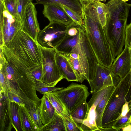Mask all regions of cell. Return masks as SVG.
Here are the masks:
<instances>
[{"label":"cell","instance_id":"obj_23","mask_svg":"<svg viewBox=\"0 0 131 131\" xmlns=\"http://www.w3.org/2000/svg\"><path fill=\"white\" fill-rule=\"evenodd\" d=\"M46 94L49 101L54 107L56 112L62 117H69L70 114L58 98L52 92L44 94Z\"/></svg>","mask_w":131,"mask_h":131},{"label":"cell","instance_id":"obj_20","mask_svg":"<svg viewBox=\"0 0 131 131\" xmlns=\"http://www.w3.org/2000/svg\"><path fill=\"white\" fill-rule=\"evenodd\" d=\"M116 87H111L97 105L95 109V120L97 126L99 131H102L101 121L103 114L107 102Z\"/></svg>","mask_w":131,"mask_h":131},{"label":"cell","instance_id":"obj_13","mask_svg":"<svg viewBox=\"0 0 131 131\" xmlns=\"http://www.w3.org/2000/svg\"><path fill=\"white\" fill-rule=\"evenodd\" d=\"M131 60L129 48L126 46L122 52L115 59L109 68L112 78L118 76L121 80L130 71Z\"/></svg>","mask_w":131,"mask_h":131},{"label":"cell","instance_id":"obj_33","mask_svg":"<svg viewBox=\"0 0 131 131\" xmlns=\"http://www.w3.org/2000/svg\"><path fill=\"white\" fill-rule=\"evenodd\" d=\"M18 1V0H5L3 2L1 3H3L5 9L13 17L21 20L17 15Z\"/></svg>","mask_w":131,"mask_h":131},{"label":"cell","instance_id":"obj_36","mask_svg":"<svg viewBox=\"0 0 131 131\" xmlns=\"http://www.w3.org/2000/svg\"><path fill=\"white\" fill-rule=\"evenodd\" d=\"M33 0H18L17 13L18 16L21 20L24 12L28 6Z\"/></svg>","mask_w":131,"mask_h":131},{"label":"cell","instance_id":"obj_15","mask_svg":"<svg viewBox=\"0 0 131 131\" xmlns=\"http://www.w3.org/2000/svg\"><path fill=\"white\" fill-rule=\"evenodd\" d=\"M0 131H10L13 128L9 101L4 96L0 98Z\"/></svg>","mask_w":131,"mask_h":131},{"label":"cell","instance_id":"obj_34","mask_svg":"<svg viewBox=\"0 0 131 131\" xmlns=\"http://www.w3.org/2000/svg\"><path fill=\"white\" fill-rule=\"evenodd\" d=\"M63 88L56 87L50 85L42 81H38L35 86L36 90L41 94L48 92H50L61 90Z\"/></svg>","mask_w":131,"mask_h":131},{"label":"cell","instance_id":"obj_3","mask_svg":"<svg viewBox=\"0 0 131 131\" xmlns=\"http://www.w3.org/2000/svg\"><path fill=\"white\" fill-rule=\"evenodd\" d=\"M7 46L30 69L42 64L38 43L21 29Z\"/></svg>","mask_w":131,"mask_h":131},{"label":"cell","instance_id":"obj_24","mask_svg":"<svg viewBox=\"0 0 131 131\" xmlns=\"http://www.w3.org/2000/svg\"><path fill=\"white\" fill-rule=\"evenodd\" d=\"M86 101L80 105L71 113V116L74 122L81 131V127L84 121L87 110Z\"/></svg>","mask_w":131,"mask_h":131},{"label":"cell","instance_id":"obj_2","mask_svg":"<svg viewBox=\"0 0 131 131\" xmlns=\"http://www.w3.org/2000/svg\"><path fill=\"white\" fill-rule=\"evenodd\" d=\"M0 52V68L4 71L11 87L20 93L28 110L35 104L39 106L41 100L36 94V84L27 78L25 72L16 67Z\"/></svg>","mask_w":131,"mask_h":131},{"label":"cell","instance_id":"obj_12","mask_svg":"<svg viewBox=\"0 0 131 131\" xmlns=\"http://www.w3.org/2000/svg\"><path fill=\"white\" fill-rule=\"evenodd\" d=\"M92 93L102 90L110 86H114L109 68L98 63L94 75L89 82Z\"/></svg>","mask_w":131,"mask_h":131},{"label":"cell","instance_id":"obj_29","mask_svg":"<svg viewBox=\"0 0 131 131\" xmlns=\"http://www.w3.org/2000/svg\"><path fill=\"white\" fill-rule=\"evenodd\" d=\"M28 110L29 115L37 129V131H39L43 125L41 118L39 106L35 104Z\"/></svg>","mask_w":131,"mask_h":131},{"label":"cell","instance_id":"obj_45","mask_svg":"<svg viewBox=\"0 0 131 131\" xmlns=\"http://www.w3.org/2000/svg\"><path fill=\"white\" fill-rule=\"evenodd\" d=\"M5 0H0V3L3 2Z\"/></svg>","mask_w":131,"mask_h":131},{"label":"cell","instance_id":"obj_4","mask_svg":"<svg viewBox=\"0 0 131 131\" xmlns=\"http://www.w3.org/2000/svg\"><path fill=\"white\" fill-rule=\"evenodd\" d=\"M131 83V73L130 71L121 80L110 96L102 116V131L112 127L121 114L123 106L126 102L125 97Z\"/></svg>","mask_w":131,"mask_h":131},{"label":"cell","instance_id":"obj_11","mask_svg":"<svg viewBox=\"0 0 131 131\" xmlns=\"http://www.w3.org/2000/svg\"><path fill=\"white\" fill-rule=\"evenodd\" d=\"M37 14L35 5L32 2L27 7L23 15L21 29L36 41L38 34L40 31Z\"/></svg>","mask_w":131,"mask_h":131},{"label":"cell","instance_id":"obj_9","mask_svg":"<svg viewBox=\"0 0 131 131\" xmlns=\"http://www.w3.org/2000/svg\"><path fill=\"white\" fill-rule=\"evenodd\" d=\"M67 26L55 21L50 22L38 34V43L42 47L54 48L67 34Z\"/></svg>","mask_w":131,"mask_h":131},{"label":"cell","instance_id":"obj_38","mask_svg":"<svg viewBox=\"0 0 131 131\" xmlns=\"http://www.w3.org/2000/svg\"><path fill=\"white\" fill-rule=\"evenodd\" d=\"M125 45L128 48L131 47V21L126 26L125 29Z\"/></svg>","mask_w":131,"mask_h":131},{"label":"cell","instance_id":"obj_46","mask_svg":"<svg viewBox=\"0 0 131 131\" xmlns=\"http://www.w3.org/2000/svg\"></svg>","mask_w":131,"mask_h":131},{"label":"cell","instance_id":"obj_28","mask_svg":"<svg viewBox=\"0 0 131 131\" xmlns=\"http://www.w3.org/2000/svg\"><path fill=\"white\" fill-rule=\"evenodd\" d=\"M126 114L124 116H119L112 126L115 130L119 131L121 129L131 125V106Z\"/></svg>","mask_w":131,"mask_h":131},{"label":"cell","instance_id":"obj_27","mask_svg":"<svg viewBox=\"0 0 131 131\" xmlns=\"http://www.w3.org/2000/svg\"><path fill=\"white\" fill-rule=\"evenodd\" d=\"M9 104L13 127L16 131H22L19 112V105L10 101Z\"/></svg>","mask_w":131,"mask_h":131},{"label":"cell","instance_id":"obj_40","mask_svg":"<svg viewBox=\"0 0 131 131\" xmlns=\"http://www.w3.org/2000/svg\"><path fill=\"white\" fill-rule=\"evenodd\" d=\"M106 0H89L88 2L86 3H93L97 2H105Z\"/></svg>","mask_w":131,"mask_h":131},{"label":"cell","instance_id":"obj_7","mask_svg":"<svg viewBox=\"0 0 131 131\" xmlns=\"http://www.w3.org/2000/svg\"><path fill=\"white\" fill-rule=\"evenodd\" d=\"M38 45L42 57L43 74L41 81L55 86L59 82L64 79L56 62V52L54 48L44 47Z\"/></svg>","mask_w":131,"mask_h":131},{"label":"cell","instance_id":"obj_19","mask_svg":"<svg viewBox=\"0 0 131 131\" xmlns=\"http://www.w3.org/2000/svg\"><path fill=\"white\" fill-rule=\"evenodd\" d=\"M36 3L43 5L56 3L64 5L82 17L83 4L80 0H35Z\"/></svg>","mask_w":131,"mask_h":131},{"label":"cell","instance_id":"obj_39","mask_svg":"<svg viewBox=\"0 0 131 131\" xmlns=\"http://www.w3.org/2000/svg\"><path fill=\"white\" fill-rule=\"evenodd\" d=\"M125 99L126 102L128 103H129L131 101V83L126 95Z\"/></svg>","mask_w":131,"mask_h":131},{"label":"cell","instance_id":"obj_6","mask_svg":"<svg viewBox=\"0 0 131 131\" xmlns=\"http://www.w3.org/2000/svg\"><path fill=\"white\" fill-rule=\"evenodd\" d=\"M79 36L78 59L89 82L93 78L99 63L87 38L82 25L80 26Z\"/></svg>","mask_w":131,"mask_h":131},{"label":"cell","instance_id":"obj_42","mask_svg":"<svg viewBox=\"0 0 131 131\" xmlns=\"http://www.w3.org/2000/svg\"><path fill=\"white\" fill-rule=\"evenodd\" d=\"M129 48V52H130V56L131 60V47H130V48ZM130 72L131 73V69H130Z\"/></svg>","mask_w":131,"mask_h":131},{"label":"cell","instance_id":"obj_22","mask_svg":"<svg viewBox=\"0 0 131 131\" xmlns=\"http://www.w3.org/2000/svg\"><path fill=\"white\" fill-rule=\"evenodd\" d=\"M67 131L63 118L56 112L49 122L39 129V131Z\"/></svg>","mask_w":131,"mask_h":131},{"label":"cell","instance_id":"obj_31","mask_svg":"<svg viewBox=\"0 0 131 131\" xmlns=\"http://www.w3.org/2000/svg\"><path fill=\"white\" fill-rule=\"evenodd\" d=\"M7 99L9 101L15 102L19 106L23 107L26 106L20 93L13 88L11 87L8 91Z\"/></svg>","mask_w":131,"mask_h":131},{"label":"cell","instance_id":"obj_32","mask_svg":"<svg viewBox=\"0 0 131 131\" xmlns=\"http://www.w3.org/2000/svg\"><path fill=\"white\" fill-rule=\"evenodd\" d=\"M0 69V94L7 98V93L11 86L3 70L1 68Z\"/></svg>","mask_w":131,"mask_h":131},{"label":"cell","instance_id":"obj_18","mask_svg":"<svg viewBox=\"0 0 131 131\" xmlns=\"http://www.w3.org/2000/svg\"><path fill=\"white\" fill-rule=\"evenodd\" d=\"M39 106L41 118L43 125L47 124L53 117L56 111L46 94L43 95Z\"/></svg>","mask_w":131,"mask_h":131},{"label":"cell","instance_id":"obj_44","mask_svg":"<svg viewBox=\"0 0 131 131\" xmlns=\"http://www.w3.org/2000/svg\"><path fill=\"white\" fill-rule=\"evenodd\" d=\"M121 0L123 1L126 2L129 1V0Z\"/></svg>","mask_w":131,"mask_h":131},{"label":"cell","instance_id":"obj_21","mask_svg":"<svg viewBox=\"0 0 131 131\" xmlns=\"http://www.w3.org/2000/svg\"><path fill=\"white\" fill-rule=\"evenodd\" d=\"M19 112L22 131H37L26 106H19Z\"/></svg>","mask_w":131,"mask_h":131},{"label":"cell","instance_id":"obj_41","mask_svg":"<svg viewBox=\"0 0 131 131\" xmlns=\"http://www.w3.org/2000/svg\"><path fill=\"white\" fill-rule=\"evenodd\" d=\"M83 4L84 3H87L89 0H80Z\"/></svg>","mask_w":131,"mask_h":131},{"label":"cell","instance_id":"obj_1","mask_svg":"<svg viewBox=\"0 0 131 131\" xmlns=\"http://www.w3.org/2000/svg\"><path fill=\"white\" fill-rule=\"evenodd\" d=\"M82 17L86 36L99 63L110 68L114 60L103 28L92 3L83 4Z\"/></svg>","mask_w":131,"mask_h":131},{"label":"cell","instance_id":"obj_5","mask_svg":"<svg viewBox=\"0 0 131 131\" xmlns=\"http://www.w3.org/2000/svg\"><path fill=\"white\" fill-rule=\"evenodd\" d=\"M70 113L86 100L90 94L85 85L72 83L66 88L52 92Z\"/></svg>","mask_w":131,"mask_h":131},{"label":"cell","instance_id":"obj_35","mask_svg":"<svg viewBox=\"0 0 131 131\" xmlns=\"http://www.w3.org/2000/svg\"><path fill=\"white\" fill-rule=\"evenodd\" d=\"M61 5L68 15L76 24L80 26L82 25L83 19L81 16L67 7L61 4Z\"/></svg>","mask_w":131,"mask_h":131},{"label":"cell","instance_id":"obj_8","mask_svg":"<svg viewBox=\"0 0 131 131\" xmlns=\"http://www.w3.org/2000/svg\"><path fill=\"white\" fill-rule=\"evenodd\" d=\"M0 46H7L22 29V20L14 17L0 3Z\"/></svg>","mask_w":131,"mask_h":131},{"label":"cell","instance_id":"obj_30","mask_svg":"<svg viewBox=\"0 0 131 131\" xmlns=\"http://www.w3.org/2000/svg\"><path fill=\"white\" fill-rule=\"evenodd\" d=\"M26 74L27 78L36 84L38 81H41L43 74L42 64L26 72Z\"/></svg>","mask_w":131,"mask_h":131},{"label":"cell","instance_id":"obj_26","mask_svg":"<svg viewBox=\"0 0 131 131\" xmlns=\"http://www.w3.org/2000/svg\"><path fill=\"white\" fill-rule=\"evenodd\" d=\"M63 54L68 59L76 75L78 81L82 83L87 78L78 59L72 58L69 54Z\"/></svg>","mask_w":131,"mask_h":131},{"label":"cell","instance_id":"obj_25","mask_svg":"<svg viewBox=\"0 0 131 131\" xmlns=\"http://www.w3.org/2000/svg\"><path fill=\"white\" fill-rule=\"evenodd\" d=\"M91 3L95 8L99 20L104 28L106 25L108 16V10L107 5L106 4L99 2Z\"/></svg>","mask_w":131,"mask_h":131},{"label":"cell","instance_id":"obj_43","mask_svg":"<svg viewBox=\"0 0 131 131\" xmlns=\"http://www.w3.org/2000/svg\"><path fill=\"white\" fill-rule=\"evenodd\" d=\"M129 106H131V101L128 104Z\"/></svg>","mask_w":131,"mask_h":131},{"label":"cell","instance_id":"obj_14","mask_svg":"<svg viewBox=\"0 0 131 131\" xmlns=\"http://www.w3.org/2000/svg\"><path fill=\"white\" fill-rule=\"evenodd\" d=\"M43 5V14L50 22H57L68 26L74 22L62 8L61 4L52 3Z\"/></svg>","mask_w":131,"mask_h":131},{"label":"cell","instance_id":"obj_17","mask_svg":"<svg viewBox=\"0 0 131 131\" xmlns=\"http://www.w3.org/2000/svg\"><path fill=\"white\" fill-rule=\"evenodd\" d=\"M79 30L74 36H70L67 34L63 40L54 49L56 52L64 54H70L79 43Z\"/></svg>","mask_w":131,"mask_h":131},{"label":"cell","instance_id":"obj_16","mask_svg":"<svg viewBox=\"0 0 131 131\" xmlns=\"http://www.w3.org/2000/svg\"><path fill=\"white\" fill-rule=\"evenodd\" d=\"M56 60L58 66L68 81H78L76 75L67 58L63 54L56 52Z\"/></svg>","mask_w":131,"mask_h":131},{"label":"cell","instance_id":"obj_37","mask_svg":"<svg viewBox=\"0 0 131 131\" xmlns=\"http://www.w3.org/2000/svg\"><path fill=\"white\" fill-rule=\"evenodd\" d=\"M67 131H80L79 127L74 122L71 116L69 117H63Z\"/></svg>","mask_w":131,"mask_h":131},{"label":"cell","instance_id":"obj_10","mask_svg":"<svg viewBox=\"0 0 131 131\" xmlns=\"http://www.w3.org/2000/svg\"><path fill=\"white\" fill-rule=\"evenodd\" d=\"M111 86L93 93L92 97L88 103L85 117L81 127V131H99L95 122V108Z\"/></svg>","mask_w":131,"mask_h":131}]
</instances>
